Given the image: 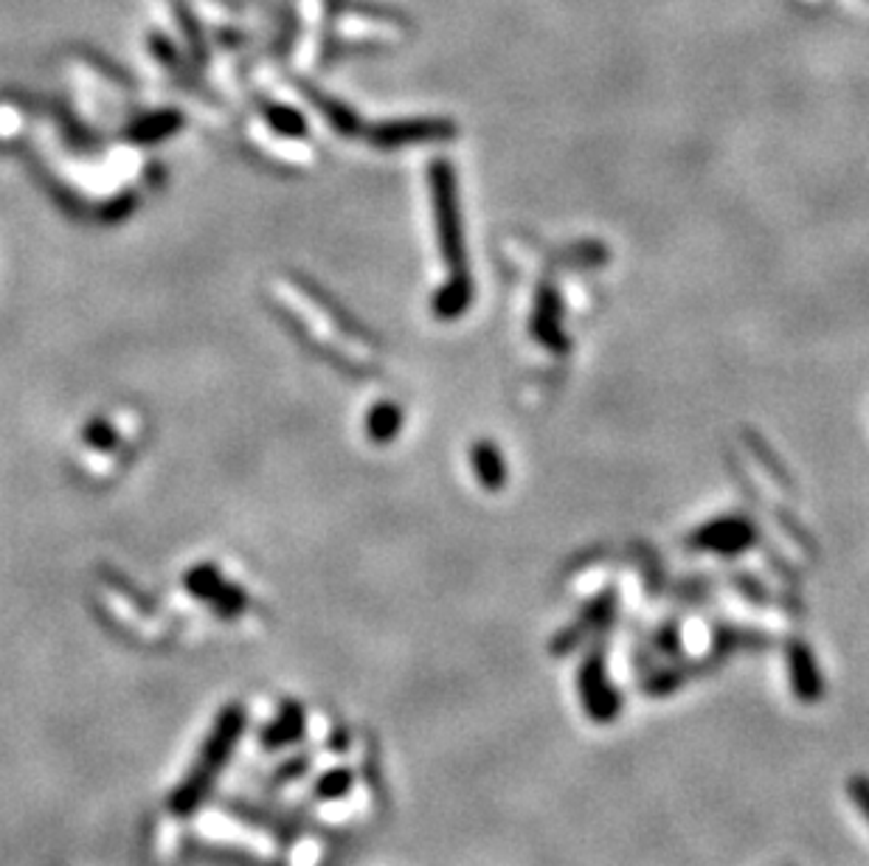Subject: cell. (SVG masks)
<instances>
[{
    "label": "cell",
    "instance_id": "cell-1",
    "mask_svg": "<svg viewBox=\"0 0 869 866\" xmlns=\"http://www.w3.org/2000/svg\"><path fill=\"white\" fill-rule=\"evenodd\" d=\"M248 726V712L242 703H226L217 712L215 726L208 732V737L203 739L201 757L192 766V771L181 780V785L174 787L169 796V814L174 819H189L206 805V799L212 796L217 773L226 768V762L231 760L237 743L245 734Z\"/></svg>",
    "mask_w": 869,
    "mask_h": 866
},
{
    "label": "cell",
    "instance_id": "cell-2",
    "mask_svg": "<svg viewBox=\"0 0 869 866\" xmlns=\"http://www.w3.org/2000/svg\"><path fill=\"white\" fill-rule=\"evenodd\" d=\"M577 687H580L582 695V707L596 723H611V720L619 714L623 709V700H619V693L614 689L608 678V670H605V659H602L600 650L589 655L582 661L580 666V678H577Z\"/></svg>",
    "mask_w": 869,
    "mask_h": 866
},
{
    "label": "cell",
    "instance_id": "cell-3",
    "mask_svg": "<svg viewBox=\"0 0 869 866\" xmlns=\"http://www.w3.org/2000/svg\"><path fill=\"white\" fill-rule=\"evenodd\" d=\"M788 673H790V689L802 703H819L824 695V681L819 673L810 647L802 641H794L788 647Z\"/></svg>",
    "mask_w": 869,
    "mask_h": 866
},
{
    "label": "cell",
    "instance_id": "cell-4",
    "mask_svg": "<svg viewBox=\"0 0 869 866\" xmlns=\"http://www.w3.org/2000/svg\"><path fill=\"white\" fill-rule=\"evenodd\" d=\"M304 729H307L304 707L295 703V700H285L279 712L274 714V720L260 732V743L265 751H281V748L295 746L304 737Z\"/></svg>",
    "mask_w": 869,
    "mask_h": 866
},
{
    "label": "cell",
    "instance_id": "cell-5",
    "mask_svg": "<svg viewBox=\"0 0 869 866\" xmlns=\"http://www.w3.org/2000/svg\"><path fill=\"white\" fill-rule=\"evenodd\" d=\"M222 586H226V580H222L220 572H217L215 566H194L192 572L186 574L189 593L203 602H215V597L222 591Z\"/></svg>",
    "mask_w": 869,
    "mask_h": 866
},
{
    "label": "cell",
    "instance_id": "cell-6",
    "mask_svg": "<svg viewBox=\"0 0 869 866\" xmlns=\"http://www.w3.org/2000/svg\"><path fill=\"white\" fill-rule=\"evenodd\" d=\"M352 782H354V773L349 771V768H333V771H327L322 780L315 782V799H322V802L343 799V796L352 791Z\"/></svg>",
    "mask_w": 869,
    "mask_h": 866
},
{
    "label": "cell",
    "instance_id": "cell-7",
    "mask_svg": "<svg viewBox=\"0 0 869 866\" xmlns=\"http://www.w3.org/2000/svg\"><path fill=\"white\" fill-rule=\"evenodd\" d=\"M212 608H215V613L220 616V620H237V616H242L248 608V597L242 588L237 586H222V591L217 593L215 602H212Z\"/></svg>",
    "mask_w": 869,
    "mask_h": 866
},
{
    "label": "cell",
    "instance_id": "cell-8",
    "mask_svg": "<svg viewBox=\"0 0 869 866\" xmlns=\"http://www.w3.org/2000/svg\"><path fill=\"white\" fill-rule=\"evenodd\" d=\"M310 766H313V760H310L307 754H295V757H290L288 762H281V766L276 768L274 780L276 782H293V780H299V777H304Z\"/></svg>",
    "mask_w": 869,
    "mask_h": 866
},
{
    "label": "cell",
    "instance_id": "cell-9",
    "mask_svg": "<svg viewBox=\"0 0 869 866\" xmlns=\"http://www.w3.org/2000/svg\"><path fill=\"white\" fill-rule=\"evenodd\" d=\"M268 119L274 128L281 130V133H301V130H304L299 113H293L288 107H268Z\"/></svg>",
    "mask_w": 869,
    "mask_h": 866
},
{
    "label": "cell",
    "instance_id": "cell-10",
    "mask_svg": "<svg viewBox=\"0 0 869 866\" xmlns=\"http://www.w3.org/2000/svg\"><path fill=\"white\" fill-rule=\"evenodd\" d=\"M847 793L849 799L856 802V807L861 810L864 819L869 821V777H864V773L853 777V780L847 782Z\"/></svg>",
    "mask_w": 869,
    "mask_h": 866
},
{
    "label": "cell",
    "instance_id": "cell-11",
    "mask_svg": "<svg viewBox=\"0 0 869 866\" xmlns=\"http://www.w3.org/2000/svg\"><path fill=\"white\" fill-rule=\"evenodd\" d=\"M174 116L164 113V116H155V119L144 121V124H141V139H153V135H161V133H167V130L178 128V119H174Z\"/></svg>",
    "mask_w": 869,
    "mask_h": 866
}]
</instances>
